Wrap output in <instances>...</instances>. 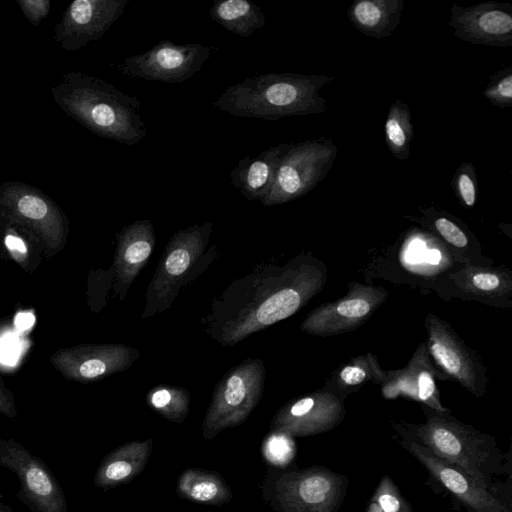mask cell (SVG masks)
<instances>
[{
    "label": "cell",
    "instance_id": "obj_1",
    "mask_svg": "<svg viewBox=\"0 0 512 512\" xmlns=\"http://www.w3.org/2000/svg\"><path fill=\"white\" fill-rule=\"evenodd\" d=\"M326 271L305 254L283 265L259 264L212 300L202 330L224 347L236 345L300 310L323 288Z\"/></svg>",
    "mask_w": 512,
    "mask_h": 512
},
{
    "label": "cell",
    "instance_id": "obj_2",
    "mask_svg": "<svg viewBox=\"0 0 512 512\" xmlns=\"http://www.w3.org/2000/svg\"><path fill=\"white\" fill-rule=\"evenodd\" d=\"M55 103L94 134L133 146L146 136L137 97L84 72L64 74L51 89Z\"/></svg>",
    "mask_w": 512,
    "mask_h": 512
},
{
    "label": "cell",
    "instance_id": "obj_3",
    "mask_svg": "<svg viewBox=\"0 0 512 512\" xmlns=\"http://www.w3.org/2000/svg\"><path fill=\"white\" fill-rule=\"evenodd\" d=\"M334 79L322 74H258L229 86L213 104L233 116L263 120L320 114L327 110L320 90Z\"/></svg>",
    "mask_w": 512,
    "mask_h": 512
},
{
    "label": "cell",
    "instance_id": "obj_4",
    "mask_svg": "<svg viewBox=\"0 0 512 512\" xmlns=\"http://www.w3.org/2000/svg\"><path fill=\"white\" fill-rule=\"evenodd\" d=\"M426 421L397 427L402 439L425 446L433 454L455 465L484 489L492 492L495 475L505 472L495 439L472 426L426 406Z\"/></svg>",
    "mask_w": 512,
    "mask_h": 512
},
{
    "label": "cell",
    "instance_id": "obj_5",
    "mask_svg": "<svg viewBox=\"0 0 512 512\" xmlns=\"http://www.w3.org/2000/svg\"><path fill=\"white\" fill-rule=\"evenodd\" d=\"M212 230L213 224L207 221L170 237L146 289L141 319L168 310L180 291L208 268L216 254L215 245L207 250Z\"/></svg>",
    "mask_w": 512,
    "mask_h": 512
},
{
    "label": "cell",
    "instance_id": "obj_6",
    "mask_svg": "<svg viewBox=\"0 0 512 512\" xmlns=\"http://www.w3.org/2000/svg\"><path fill=\"white\" fill-rule=\"evenodd\" d=\"M345 477L319 466L268 468L260 491L276 512H336L344 498Z\"/></svg>",
    "mask_w": 512,
    "mask_h": 512
},
{
    "label": "cell",
    "instance_id": "obj_7",
    "mask_svg": "<svg viewBox=\"0 0 512 512\" xmlns=\"http://www.w3.org/2000/svg\"><path fill=\"white\" fill-rule=\"evenodd\" d=\"M265 367L262 359L246 358L216 384L202 422L204 440L244 423L262 399Z\"/></svg>",
    "mask_w": 512,
    "mask_h": 512
},
{
    "label": "cell",
    "instance_id": "obj_8",
    "mask_svg": "<svg viewBox=\"0 0 512 512\" xmlns=\"http://www.w3.org/2000/svg\"><path fill=\"white\" fill-rule=\"evenodd\" d=\"M337 154L336 144L327 138L290 144L261 204L269 207L306 195L327 176Z\"/></svg>",
    "mask_w": 512,
    "mask_h": 512
},
{
    "label": "cell",
    "instance_id": "obj_9",
    "mask_svg": "<svg viewBox=\"0 0 512 512\" xmlns=\"http://www.w3.org/2000/svg\"><path fill=\"white\" fill-rule=\"evenodd\" d=\"M0 213L13 224L31 231L49 251L65 245L68 221L60 207L45 193L22 182L0 185Z\"/></svg>",
    "mask_w": 512,
    "mask_h": 512
},
{
    "label": "cell",
    "instance_id": "obj_10",
    "mask_svg": "<svg viewBox=\"0 0 512 512\" xmlns=\"http://www.w3.org/2000/svg\"><path fill=\"white\" fill-rule=\"evenodd\" d=\"M0 466L18 477L16 497L32 512H68L65 493L46 463L12 438L0 437Z\"/></svg>",
    "mask_w": 512,
    "mask_h": 512
},
{
    "label": "cell",
    "instance_id": "obj_11",
    "mask_svg": "<svg viewBox=\"0 0 512 512\" xmlns=\"http://www.w3.org/2000/svg\"><path fill=\"white\" fill-rule=\"evenodd\" d=\"M425 325L428 332L425 345L438 377L455 380L480 397L486 388L485 369L475 353L464 344L449 323L436 315L428 314Z\"/></svg>",
    "mask_w": 512,
    "mask_h": 512
},
{
    "label": "cell",
    "instance_id": "obj_12",
    "mask_svg": "<svg viewBox=\"0 0 512 512\" xmlns=\"http://www.w3.org/2000/svg\"><path fill=\"white\" fill-rule=\"evenodd\" d=\"M211 53L210 46L162 40L145 53L124 59L118 70L124 75L149 81L181 83L197 73Z\"/></svg>",
    "mask_w": 512,
    "mask_h": 512
},
{
    "label": "cell",
    "instance_id": "obj_13",
    "mask_svg": "<svg viewBox=\"0 0 512 512\" xmlns=\"http://www.w3.org/2000/svg\"><path fill=\"white\" fill-rule=\"evenodd\" d=\"M387 295L381 287L350 283L346 296L309 312L301 330L313 336H333L354 330L376 311Z\"/></svg>",
    "mask_w": 512,
    "mask_h": 512
},
{
    "label": "cell",
    "instance_id": "obj_14",
    "mask_svg": "<svg viewBox=\"0 0 512 512\" xmlns=\"http://www.w3.org/2000/svg\"><path fill=\"white\" fill-rule=\"evenodd\" d=\"M139 356L124 344H81L56 351L50 362L67 379L86 383L128 369Z\"/></svg>",
    "mask_w": 512,
    "mask_h": 512
},
{
    "label": "cell",
    "instance_id": "obj_15",
    "mask_svg": "<svg viewBox=\"0 0 512 512\" xmlns=\"http://www.w3.org/2000/svg\"><path fill=\"white\" fill-rule=\"evenodd\" d=\"M344 417L341 398L323 389L284 404L273 416L270 431L290 437L316 435L333 429Z\"/></svg>",
    "mask_w": 512,
    "mask_h": 512
},
{
    "label": "cell",
    "instance_id": "obj_16",
    "mask_svg": "<svg viewBox=\"0 0 512 512\" xmlns=\"http://www.w3.org/2000/svg\"><path fill=\"white\" fill-rule=\"evenodd\" d=\"M129 0H75L54 27V40L66 51H76L99 40L119 19Z\"/></svg>",
    "mask_w": 512,
    "mask_h": 512
},
{
    "label": "cell",
    "instance_id": "obj_17",
    "mask_svg": "<svg viewBox=\"0 0 512 512\" xmlns=\"http://www.w3.org/2000/svg\"><path fill=\"white\" fill-rule=\"evenodd\" d=\"M464 42L497 48L512 46V4L486 1L462 7L453 3L448 23Z\"/></svg>",
    "mask_w": 512,
    "mask_h": 512
},
{
    "label": "cell",
    "instance_id": "obj_18",
    "mask_svg": "<svg viewBox=\"0 0 512 512\" xmlns=\"http://www.w3.org/2000/svg\"><path fill=\"white\" fill-rule=\"evenodd\" d=\"M401 444L470 512H503L506 505L461 469L414 441L402 439Z\"/></svg>",
    "mask_w": 512,
    "mask_h": 512
},
{
    "label": "cell",
    "instance_id": "obj_19",
    "mask_svg": "<svg viewBox=\"0 0 512 512\" xmlns=\"http://www.w3.org/2000/svg\"><path fill=\"white\" fill-rule=\"evenodd\" d=\"M117 245L111 272L114 290L124 300L131 284L148 263L156 245L155 231L148 219L124 226L116 235Z\"/></svg>",
    "mask_w": 512,
    "mask_h": 512
},
{
    "label": "cell",
    "instance_id": "obj_20",
    "mask_svg": "<svg viewBox=\"0 0 512 512\" xmlns=\"http://www.w3.org/2000/svg\"><path fill=\"white\" fill-rule=\"evenodd\" d=\"M436 374L426 345L422 344L405 368L387 372V379L383 383V395L387 398L405 396L421 402L434 411L445 413L447 409L439 400L435 383Z\"/></svg>",
    "mask_w": 512,
    "mask_h": 512
},
{
    "label": "cell",
    "instance_id": "obj_21",
    "mask_svg": "<svg viewBox=\"0 0 512 512\" xmlns=\"http://www.w3.org/2000/svg\"><path fill=\"white\" fill-rule=\"evenodd\" d=\"M153 447V439L126 442L108 453L94 475V485L109 490L131 482L146 467Z\"/></svg>",
    "mask_w": 512,
    "mask_h": 512
},
{
    "label": "cell",
    "instance_id": "obj_22",
    "mask_svg": "<svg viewBox=\"0 0 512 512\" xmlns=\"http://www.w3.org/2000/svg\"><path fill=\"white\" fill-rule=\"evenodd\" d=\"M290 144L281 143L256 157L241 159L230 173L231 184L250 201H262L268 194L282 156Z\"/></svg>",
    "mask_w": 512,
    "mask_h": 512
},
{
    "label": "cell",
    "instance_id": "obj_23",
    "mask_svg": "<svg viewBox=\"0 0 512 512\" xmlns=\"http://www.w3.org/2000/svg\"><path fill=\"white\" fill-rule=\"evenodd\" d=\"M402 0H356L347 10L351 24L362 34L383 39L400 24Z\"/></svg>",
    "mask_w": 512,
    "mask_h": 512
},
{
    "label": "cell",
    "instance_id": "obj_24",
    "mask_svg": "<svg viewBox=\"0 0 512 512\" xmlns=\"http://www.w3.org/2000/svg\"><path fill=\"white\" fill-rule=\"evenodd\" d=\"M176 493L181 499L217 507L227 504L233 497L223 476L203 468L183 470L177 478Z\"/></svg>",
    "mask_w": 512,
    "mask_h": 512
},
{
    "label": "cell",
    "instance_id": "obj_25",
    "mask_svg": "<svg viewBox=\"0 0 512 512\" xmlns=\"http://www.w3.org/2000/svg\"><path fill=\"white\" fill-rule=\"evenodd\" d=\"M209 16L227 31L241 37L251 36L266 21L261 8L248 0H217L210 8Z\"/></svg>",
    "mask_w": 512,
    "mask_h": 512
},
{
    "label": "cell",
    "instance_id": "obj_26",
    "mask_svg": "<svg viewBox=\"0 0 512 512\" xmlns=\"http://www.w3.org/2000/svg\"><path fill=\"white\" fill-rule=\"evenodd\" d=\"M414 136L411 112L407 103L397 99L390 106L384 123V141L398 160H408Z\"/></svg>",
    "mask_w": 512,
    "mask_h": 512
},
{
    "label": "cell",
    "instance_id": "obj_27",
    "mask_svg": "<svg viewBox=\"0 0 512 512\" xmlns=\"http://www.w3.org/2000/svg\"><path fill=\"white\" fill-rule=\"evenodd\" d=\"M146 404L166 420L180 424L189 414L190 393L181 386L161 384L147 392Z\"/></svg>",
    "mask_w": 512,
    "mask_h": 512
},
{
    "label": "cell",
    "instance_id": "obj_28",
    "mask_svg": "<svg viewBox=\"0 0 512 512\" xmlns=\"http://www.w3.org/2000/svg\"><path fill=\"white\" fill-rule=\"evenodd\" d=\"M335 375L333 381L340 390L359 388L369 381L383 384L387 379V372L380 368L376 358L371 354L354 358Z\"/></svg>",
    "mask_w": 512,
    "mask_h": 512
},
{
    "label": "cell",
    "instance_id": "obj_29",
    "mask_svg": "<svg viewBox=\"0 0 512 512\" xmlns=\"http://www.w3.org/2000/svg\"><path fill=\"white\" fill-rule=\"evenodd\" d=\"M422 225L435 231L445 242L455 248H465L469 245V237L465 227L459 223L457 218L444 210L433 207L422 210L420 218H417Z\"/></svg>",
    "mask_w": 512,
    "mask_h": 512
},
{
    "label": "cell",
    "instance_id": "obj_30",
    "mask_svg": "<svg viewBox=\"0 0 512 512\" xmlns=\"http://www.w3.org/2000/svg\"><path fill=\"white\" fill-rule=\"evenodd\" d=\"M461 275L467 290L484 296L504 294L511 288L510 278L496 269L471 267Z\"/></svg>",
    "mask_w": 512,
    "mask_h": 512
},
{
    "label": "cell",
    "instance_id": "obj_31",
    "mask_svg": "<svg viewBox=\"0 0 512 512\" xmlns=\"http://www.w3.org/2000/svg\"><path fill=\"white\" fill-rule=\"evenodd\" d=\"M450 185L462 206L474 207L478 194V181L473 163H462L455 171Z\"/></svg>",
    "mask_w": 512,
    "mask_h": 512
},
{
    "label": "cell",
    "instance_id": "obj_32",
    "mask_svg": "<svg viewBox=\"0 0 512 512\" xmlns=\"http://www.w3.org/2000/svg\"><path fill=\"white\" fill-rule=\"evenodd\" d=\"M483 96L492 105L507 108L512 106V67L511 65L494 73L483 90Z\"/></svg>",
    "mask_w": 512,
    "mask_h": 512
},
{
    "label": "cell",
    "instance_id": "obj_33",
    "mask_svg": "<svg viewBox=\"0 0 512 512\" xmlns=\"http://www.w3.org/2000/svg\"><path fill=\"white\" fill-rule=\"evenodd\" d=\"M372 502L379 512H411L392 480L385 476L379 483Z\"/></svg>",
    "mask_w": 512,
    "mask_h": 512
},
{
    "label": "cell",
    "instance_id": "obj_34",
    "mask_svg": "<svg viewBox=\"0 0 512 512\" xmlns=\"http://www.w3.org/2000/svg\"><path fill=\"white\" fill-rule=\"evenodd\" d=\"M17 4L28 21L38 26L48 15L51 2L49 0H17Z\"/></svg>",
    "mask_w": 512,
    "mask_h": 512
},
{
    "label": "cell",
    "instance_id": "obj_35",
    "mask_svg": "<svg viewBox=\"0 0 512 512\" xmlns=\"http://www.w3.org/2000/svg\"><path fill=\"white\" fill-rule=\"evenodd\" d=\"M0 414L14 418L17 415L16 403L11 391L0 377Z\"/></svg>",
    "mask_w": 512,
    "mask_h": 512
},
{
    "label": "cell",
    "instance_id": "obj_36",
    "mask_svg": "<svg viewBox=\"0 0 512 512\" xmlns=\"http://www.w3.org/2000/svg\"><path fill=\"white\" fill-rule=\"evenodd\" d=\"M5 242H6L7 247L12 252L17 251L21 254L26 252L25 245H24L23 241L18 237L8 235L5 239Z\"/></svg>",
    "mask_w": 512,
    "mask_h": 512
},
{
    "label": "cell",
    "instance_id": "obj_37",
    "mask_svg": "<svg viewBox=\"0 0 512 512\" xmlns=\"http://www.w3.org/2000/svg\"><path fill=\"white\" fill-rule=\"evenodd\" d=\"M0 512H13L12 509L3 503H0Z\"/></svg>",
    "mask_w": 512,
    "mask_h": 512
},
{
    "label": "cell",
    "instance_id": "obj_38",
    "mask_svg": "<svg viewBox=\"0 0 512 512\" xmlns=\"http://www.w3.org/2000/svg\"><path fill=\"white\" fill-rule=\"evenodd\" d=\"M367 512H379V511L376 508L375 504L373 502H371Z\"/></svg>",
    "mask_w": 512,
    "mask_h": 512
},
{
    "label": "cell",
    "instance_id": "obj_39",
    "mask_svg": "<svg viewBox=\"0 0 512 512\" xmlns=\"http://www.w3.org/2000/svg\"><path fill=\"white\" fill-rule=\"evenodd\" d=\"M503 512H511L510 507H509V506H508V507H507V506H505V508H504Z\"/></svg>",
    "mask_w": 512,
    "mask_h": 512
},
{
    "label": "cell",
    "instance_id": "obj_40",
    "mask_svg": "<svg viewBox=\"0 0 512 512\" xmlns=\"http://www.w3.org/2000/svg\"><path fill=\"white\" fill-rule=\"evenodd\" d=\"M0 469H1V466H0Z\"/></svg>",
    "mask_w": 512,
    "mask_h": 512
}]
</instances>
